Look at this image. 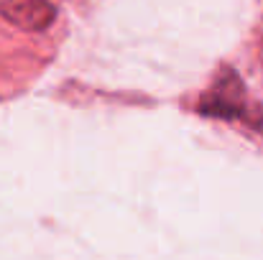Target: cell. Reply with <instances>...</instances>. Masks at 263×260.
Segmentation results:
<instances>
[{"mask_svg":"<svg viewBox=\"0 0 263 260\" xmlns=\"http://www.w3.org/2000/svg\"><path fill=\"white\" fill-rule=\"evenodd\" d=\"M3 15L26 31H41L51 23L54 5L49 0H5Z\"/></svg>","mask_w":263,"mask_h":260,"instance_id":"1","label":"cell"}]
</instances>
